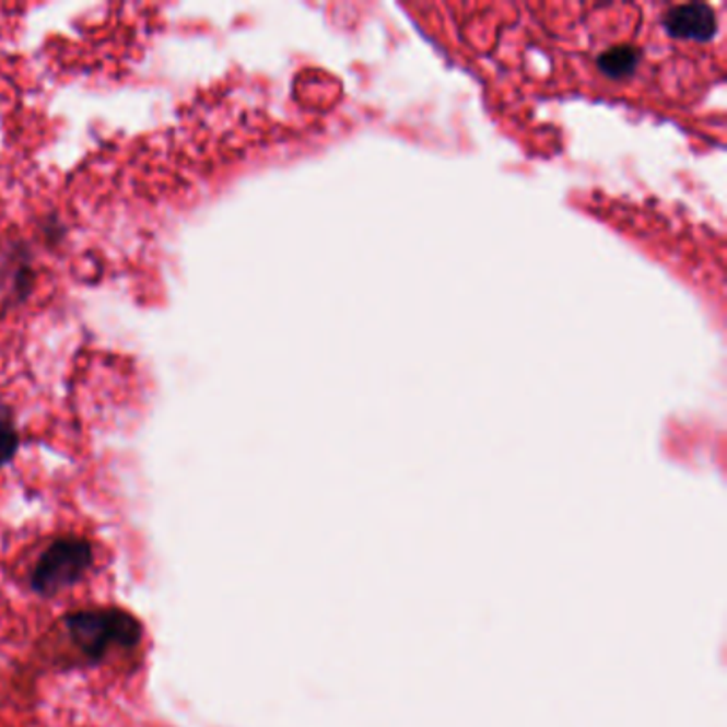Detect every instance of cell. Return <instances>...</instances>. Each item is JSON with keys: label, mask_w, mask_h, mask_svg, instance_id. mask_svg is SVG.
<instances>
[{"label": "cell", "mask_w": 727, "mask_h": 727, "mask_svg": "<svg viewBox=\"0 0 727 727\" xmlns=\"http://www.w3.org/2000/svg\"><path fill=\"white\" fill-rule=\"evenodd\" d=\"M62 628L87 666H98L114 648L130 650L143 641L141 621L116 606L69 612L62 617Z\"/></svg>", "instance_id": "obj_1"}, {"label": "cell", "mask_w": 727, "mask_h": 727, "mask_svg": "<svg viewBox=\"0 0 727 727\" xmlns=\"http://www.w3.org/2000/svg\"><path fill=\"white\" fill-rule=\"evenodd\" d=\"M20 450V431L9 406L0 403V468L9 466Z\"/></svg>", "instance_id": "obj_3"}, {"label": "cell", "mask_w": 727, "mask_h": 727, "mask_svg": "<svg viewBox=\"0 0 727 727\" xmlns=\"http://www.w3.org/2000/svg\"><path fill=\"white\" fill-rule=\"evenodd\" d=\"M94 563V549L86 538H56L37 559L31 572V589L42 598L60 596L86 578Z\"/></svg>", "instance_id": "obj_2"}]
</instances>
